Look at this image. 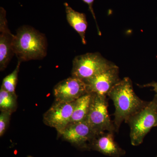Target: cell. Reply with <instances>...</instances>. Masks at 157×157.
<instances>
[{
	"instance_id": "obj_13",
	"label": "cell",
	"mask_w": 157,
	"mask_h": 157,
	"mask_svg": "<svg viewBox=\"0 0 157 157\" xmlns=\"http://www.w3.org/2000/svg\"><path fill=\"white\" fill-rule=\"evenodd\" d=\"M93 95V93H87L75 101L73 114L70 123L86 120Z\"/></svg>"
},
{
	"instance_id": "obj_6",
	"label": "cell",
	"mask_w": 157,
	"mask_h": 157,
	"mask_svg": "<svg viewBox=\"0 0 157 157\" xmlns=\"http://www.w3.org/2000/svg\"><path fill=\"white\" fill-rule=\"evenodd\" d=\"M97 134L87 120L70 123L59 135L64 140L82 150H90V145Z\"/></svg>"
},
{
	"instance_id": "obj_12",
	"label": "cell",
	"mask_w": 157,
	"mask_h": 157,
	"mask_svg": "<svg viewBox=\"0 0 157 157\" xmlns=\"http://www.w3.org/2000/svg\"><path fill=\"white\" fill-rule=\"evenodd\" d=\"M64 5L68 22L79 34L82 43L86 45L85 34L88 25L86 15L84 13L75 11L67 3H64Z\"/></svg>"
},
{
	"instance_id": "obj_1",
	"label": "cell",
	"mask_w": 157,
	"mask_h": 157,
	"mask_svg": "<svg viewBox=\"0 0 157 157\" xmlns=\"http://www.w3.org/2000/svg\"><path fill=\"white\" fill-rule=\"evenodd\" d=\"M107 96L113 102L115 107L113 121L116 132L121 124L132 116L144 108L149 102L144 101L136 94L132 80L125 77L114 86Z\"/></svg>"
},
{
	"instance_id": "obj_19",
	"label": "cell",
	"mask_w": 157,
	"mask_h": 157,
	"mask_svg": "<svg viewBox=\"0 0 157 157\" xmlns=\"http://www.w3.org/2000/svg\"><path fill=\"white\" fill-rule=\"evenodd\" d=\"M27 157H33L31 156H28Z\"/></svg>"
},
{
	"instance_id": "obj_4",
	"label": "cell",
	"mask_w": 157,
	"mask_h": 157,
	"mask_svg": "<svg viewBox=\"0 0 157 157\" xmlns=\"http://www.w3.org/2000/svg\"><path fill=\"white\" fill-rule=\"evenodd\" d=\"M115 66L98 52L87 53L74 59L71 74L72 77L84 81Z\"/></svg>"
},
{
	"instance_id": "obj_11",
	"label": "cell",
	"mask_w": 157,
	"mask_h": 157,
	"mask_svg": "<svg viewBox=\"0 0 157 157\" xmlns=\"http://www.w3.org/2000/svg\"><path fill=\"white\" fill-rule=\"evenodd\" d=\"M114 134L106 132L96 135L90 144V150L95 151L111 157H121L124 155L125 151L116 142Z\"/></svg>"
},
{
	"instance_id": "obj_20",
	"label": "cell",
	"mask_w": 157,
	"mask_h": 157,
	"mask_svg": "<svg viewBox=\"0 0 157 157\" xmlns=\"http://www.w3.org/2000/svg\"><path fill=\"white\" fill-rule=\"evenodd\" d=\"M155 157H157V156H156Z\"/></svg>"
},
{
	"instance_id": "obj_10",
	"label": "cell",
	"mask_w": 157,
	"mask_h": 157,
	"mask_svg": "<svg viewBox=\"0 0 157 157\" xmlns=\"http://www.w3.org/2000/svg\"><path fill=\"white\" fill-rule=\"evenodd\" d=\"M6 12L2 7L0 8V70L3 71L9 64L13 55L12 47L14 35L8 28Z\"/></svg>"
},
{
	"instance_id": "obj_16",
	"label": "cell",
	"mask_w": 157,
	"mask_h": 157,
	"mask_svg": "<svg viewBox=\"0 0 157 157\" xmlns=\"http://www.w3.org/2000/svg\"><path fill=\"white\" fill-rule=\"evenodd\" d=\"M11 113L6 111H1L0 114V136L2 137L7 130Z\"/></svg>"
},
{
	"instance_id": "obj_2",
	"label": "cell",
	"mask_w": 157,
	"mask_h": 157,
	"mask_svg": "<svg viewBox=\"0 0 157 157\" xmlns=\"http://www.w3.org/2000/svg\"><path fill=\"white\" fill-rule=\"evenodd\" d=\"M14 54L18 61L41 59L47 54V42L44 34L35 29L23 26L17 31L12 42Z\"/></svg>"
},
{
	"instance_id": "obj_5",
	"label": "cell",
	"mask_w": 157,
	"mask_h": 157,
	"mask_svg": "<svg viewBox=\"0 0 157 157\" xmlns=\"http://www.w3.org/2000/svg\"><path fill=\"white\" fill-rule=\"evenodd\" d=\"M93 94L86 119L88 123L97 135L106 132L115 133V126L108 113L107 96Z\"/></svg>"
},
{
	"instance_id": "obj_7",
	"label": "cell",
	"mask_w": 157,
	"mask_h": 157,
	"mask_svg": "<svg viewBox=\"0 0 157 157\" xmlns=\"http://www.w3.org/2000/svg\"><path fill=\"white\" fill-rule=\"evenodd\" d=\"M75 101L69 103L55 101L43 115L44 124L56 129L59 135L70 123Z\"/></svg>"
},
{
	"instance_id": "obj_8",
	"label": "cell",
	"mask_w": 157,
	"mask_h": 157,
	"mask_svg": "<svg viewBox=\"0 0 157 157\" xmlns=\"http://www.w3.org/2000/svg\"><path fill=\"white\" fill-rule=\"evenodd\" d=\"M53 93L55 101L69 103L89 93L85 82L72 76L59 82L54 88Z\"/></svg>"
},
{
	"instance_id": "obj_9",
	"label": "cell",
	"mask_w": 157,
	"mask_h": 157,
	"mask_svg": "<svg viewBox=\"0 0 157 157\" xmlns=\"http://www.w3.org/2000/svg\"><path fill=\"white\" fill-rule=\"evenodd\" d=\"M121 80L119 70L115 66L83 81L87 85L89 93L107 96L110 90Z\"/></svg>"
},
{
	"instance_id": "obj_3",
	"label": "cell",
	"mask_w": 157,
	"mask_h": 157,
	"mask_svg": "<svg viewBox=\"0 0 157 157\" xmlns=\"http://www.w3.org/2000/svg\"><path fill=\"white\" fill-rule=\"evenodd\" d=\"M130 128L131 144L138 146L153 128L157 127V95L139 112L125 121Z\"/></svg>"
},
{
	"instance_id": "obj_15",
	"label": "cell",
	"mask_w": 157,
	"mask_h": 157,
	"mask_svg": "<svg viewBox=\"0 0 157 157\" xmlns=\"http://www.w3.org/2000/svg\"><path fill=\"white\" fill-rule=\"evenodd\" d=\"M20 64L21 62L18 61L17 67L14 71L3 79L1 87L9 92L15 93Z\"/></svg>"
},
{
	"instance_id": "obj_17",
	"label": "cell",
	"mask_w": 157,
	"mask_h": 157,
	"mask_svg": "<svg viewBox=\"0 0 157 157\" xmlns=\"http://www.w3.org/2000/svg\"><path fill=\"white\" fill-rule=\"evenodd\" d=\"M84 2L86 3V4L88 6L89 9L90 11L92 14L93 17H94V19L96 23V18L94 12V9H93V4H94V0H82Z\"/></svg>"
},
{
	"instance_id": "obj_18",
	"label": "cell",
	"mask_w": 157,
	"mask_h": 157,
	"mask_svg": "<svg viewBox=\"0 0 157 157\" xmlns=\"http://www.w3.org/2000/svg\"><path fill=\"white\" fill-rule=\"evenodd\" d=\"M140 87H152L153 88V90L155 91L157 95V82H152L151 83H147V84H144L143 85H138Z\"/></svg>"
},
{
	"instance_id": "obj_14",
	"label": "cell",
	"mask_w": 157,
	"mask_h": 157,
	"mask_svg": "<svg viewBox=\"0 0 157 157\" xmlns=\"http://www.w3.org/2000/svg\"><path fill=\"white\" fill-rule=\"evenodd\" d=\"M17 97L15 93L9 92L1 87L0 90V109L1 111L12 113L16 110Z\"/></svg>"
}]
</instances>
